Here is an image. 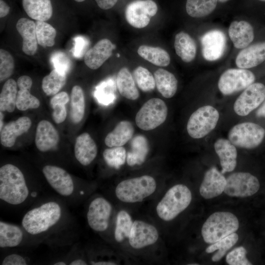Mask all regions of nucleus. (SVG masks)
I'll use <instances>...</instances> for the list:
<instances>
[{"instance_id":"nucleus-36","label":"nucleus","mask_w":265,"mask_h":265,"mask_svg":"<svg viewBox=\"0 0 265 265\" xmlns=\"http://www.w3.org/2000/svg\"><path fill=\"white\" fill-rule=\"evenodd\" d=\"M17 83L12 79L7 80L3 85L0 94L1 111L12 112L16 107Z\"/></svg>"},{"instance_id":"nucleus-47","label":"nucleus","mask_w":265,"mask_h":265,"mask_svg":"<svg viewBox=\"0 0 265 265\" xmlns=\"http://www.w3.org/2000/svg\"><path fill=\"white\" fill-rule=\"evenodd\" d=\"M14 60L8 51L0 50V81L2 82L9 78L13 73Z\"/></svg>"},{"instance_id":"nucleus-57","label":"nucleus","mask_w":265,"mask_h":265,"mask_svg":"<svg viewBox=\"0 0 265 265\" xmlns=\"http://www.w3.org/2000/svg\"><path fill=\"white\" fill-rule=\"evenodd\" d=\"M75 0L77 2H82V1H84L85 0Z\"/></svg>"},{"instance_id":"nucleus-55","label":"nucleus","mask_w":265,"mask_h":265,"mask_svg":"<svg viewBox=\"0 0 265 265\" xmlns=\"http://www.w3.org/2000/svg\"><path fill=\"white\" fill-rule=\"evenodd\" d=\"M0 130L2 129V126H3V123H2V118H3V114L2 113V111H0Z\"/></svg>"},{"instance_id":"nucleus-13","label":"nucleus","mask_w":265,"mask_h":265,"mask_svg":"<svg viewBox=\"0 0 265 265\" xmlns=\"http://www.w3.org/2000/svg\"><path fill=\"white\" fill-rule=\"evenodd\" d=\"M254 74L244 69H230L225 71L220 77L218 87L225 95L232 94L245 89L254 83Z\"/></svg>"},{"instance_id":"nucleus-40","label":"nucleus","mask_w":265,"mask_h":265,"mask_svg":"<svg viewBox=\"0 0 265 265\" xmlns=\"http://www.w3.org/2000/svg\"><path fill=\"white\" fill-rule=\"evenodd\" d=\"M53 265H89L84 248L75 244L65 256L54 259Z\"/></svg>"},{"instance_id":"nucleus-58","label":"nucleus","mask_w":265,"mask_h":265,"mask_svg":"<svg viewBox=\"0 0 265 265\" xmlns=\"http://www.w3.org/2000/svg\"><path fill=\"white\" fill-rule=\"evenodd\" d=\"M259 0L263 1H265V0Z\"/></svg>"},{"instance_id":"nucleus-45","label":"nucleus","mask_w":265,"mask_h":265,"mask_svg":"<svg viewBox=\"0 0 265 265\" xmlns=\"http://www.w3.org/2000/svg\"><path fill=\"white\" fill-rule=\"evenodd\" d=\"M238 236L235 232L225 238L212 243L208 247L206 251L210 253L216 250L218 251L212 257L213 262H218L225 255L227 250L232 247L238 241Z\"/></svg>"},{"instance_id":"nucleus-39","label":"nucleus","mask_w":265,"mask_h":265,"mask_svg":"<svg viewBox=\"0 0 265 265\" xmlns=\"http://www.w3.org/2000/svg\"><path fill=\"white\" fill-rule=\"evenodd\" d=\"M66 80V74L54 69L43 79L42 89L48 96L54 95L64 86Z\"/></svg>"},{"instance_id":"nucleus-49","label":"nucleus","mask_w":265,"mask_h":265,"mask_svg":"<svg viewBox=\"0 0 265 265\" xmlns=\"http://www.w3.org/2000/svg\"><path fill=\"white\" fill-rule=\"evenodd\" d=\"M51 62L54 69L66 74L69 72L71 66V60L68 56L61 52L53 53L51 57Z\"/></svg>"},{"instance_id":"nucleus-33","label":"nucleus","mask_w":265,"mask_h":265,"mask_svg":"<svg viewBox=\"0 0 265 265\" xmlns=\"http://www.w3.org/2000/svg\"><path fill=\"white\" fill-rule=\"evenodd\" d=\"M174 47L177 54L186 63L192 61L196 54V45L194 40L187 33L182 31L175 38Z\"/></svg>"},{"instance_id":"nucleus-28","label":"nucleus","mask_w":265,"mask_h":265,"mask_svg":"<svg viewBox=\"0 0 265 265\" xmlns=\"http://www.w3.org/2000/svg\"><path fill=\"white\" fill-rule=\"evenodd\" d=\"M228 32L234 46L237 49L247 47L254 37L252 26L244 21L232 22L229 26Z\"/></svg>"},{"instance_id":"nucleus-26","label":"nucleus","mask_w":265,"mask_h":265,"mask_svg":"<svg viewBox=\"0 0 265 265\" xmlns=\"http://www.w3.org/2000/svg\"><path fill=\"white\" fill-rule=\"evenodd\" d=\"M16 28L22 37V51L28 55H33L37 50L35 23L26 18H21L17 22Z\"/></svg>"},{"instance_id":"nucleus-18","label":"nucleus","mask_w":265,"mask_h":265,"mask_svg":"<svg viewBox=\"0 0 265 265\" xmlns=\"http://www.w3.org/2000/svg\"><path fill=\"white\" fill-rule=\"evenodd\" d=\"M202 54L208 61H214L223 54L226 45L224 33L219 30L209 31L201 39Z\"/></svg>"},{"instance_id":"nucleus-7","label":"nucleus","mask_w":265,"mask_h":265,"mask_svg":"<svg viewBox=\"0 0 265 265\" xmlns=\"http://www.w3.org/2000/svg\"><path fill=\"white\" fill-rule=\"evenodd\" d=\"M160 242V232L155 223L143 218L134 219L126 252L144 256L155 249Z\"/></svg>"},{"instance_id":"nucleus-53","label":"nucleus","mask_w":265,"mask_h":265,"mask_svg":"<svg viewBox=\"0 0 265 265\" xmlns=\"http://www.w3.org/2000/svg\"><path fill=\"white\" fill-rule=\"evenodd\" d=\"M9 6L3 0H0V17L7 16L10 11Z\"/></svg>"},{"instance_id":"nucleus-27","label":"nucleus","mask_w":265,"mask_h":265,"mask_svg":"<svg viewBox=\"0 0 265 265\" xmlns=\"http://www.w3.org/2000/svg\"><path fill=\"white\" fill-rule=\"evenodd\" d=\"M19 90L18 91L16 107L21 111L28 109L37 108L40 106L39 100L30 93L32 80L28 76H22L17 81Z\"/></svg>"},{"instance_id":"nucleus-35","label":"nucleus","mask_w":265,"mask_h":265,"mask_svg":"<svg viewBox=\"0 0 265 265\" xmlns=\"http://www.w3.org/2000/svg\"><path fill=\"white\" fill-rule=\"evenodd\" d=\"M137 53L142 58L158 66L165 67L170 62L168 53L159 47L141 45L139 47Z\"/></svg>"},{"instance_id":"nucleus-15","label":"nucleus","mask_w":265,"mask_h":265,"mask_svg":"<svg viewBox=\"0 0 265 265\" xmlns=\"http://www.w3.org/2000/svg\"><path fill=\"white\" fill-rule=\"evenodd\" d=\"M133 220L131 212L128 209L125 208H117L109 244L126 252Z\"/></svg>"},{"instance_id":"nucleus-31","label":"nucleus","mask_w":265,"mask_h":265,"mask_svg":"<svg viewBox=\"0 0 265 265\" xmlns=\"http://www.w3.org/2000/svg\"><path fill=\"white\" fill-rule=\"evenodd\" d=\"M22 5L27 15L36 21H46L52 16L51 0H22Z\"/></svg>"},{"instance_id":"nucleus-17","label":"nucleus","mask_w":265,"mask_h":265,"mask_svg":"<svg viewBox=\"0 0 265 265\" xmlns=\"http://www.w3.org/2000/svg\"><path fill=\"white\" fill-rule=\"evenodd\" d=\"M265 100V85L253 83L244 89L234 105V110L238 115L245 116L257 108Z\"/></svg>"},{"instance_id":"nucleus-32","label":"nucleus","mask_w":265,"mask_h":265,"mask_svg":"<svg viewBox=\"0 0 265 265\" xmlns=\"http://www.w3.org/2000/svg\"><path fill=\"white\" fill-rule=\"evenodd\" d=\"M156 86L158 91L166 98H170L175 94L178 81L171 72L159 68L154 73Z\"/></svg>"},{"instance_id":"nucleus-24","label":"nucleus","mask_w":265,"mask_h":265,"mask_svg":"<svg viewBox=\"0 0 265 265\" xmlns=\"http://www.w3.org/2000/svg\"><path fill=\"white\" fill-rule=\"evenodd\" d=\"M265 60V42L247 47L238 54L236 63L241 69L255 67Z\"/></svg>"},{"instance_id":"nucleus-12","label":"nucleus","mask_w":265,"mask_h":265,"mask_svg":"<svg viewBox=\"0 0 265 265\" xmlns=\"http://www.w3.org/2000/svg\"><path fill=\"white\" fill-rule=\"evenodd\" d=\"M42 243L28 234L21 225L0 221V248L30 247Z\"/></svg>"},{"instance_id":"nucleus-42","label":"nucleus","mask_w":265,"mask_h":265,"mask_svg":"<svg viewBox=\"0 0 265 265\" xmlns=\"http://www.w3.org/2000/svg\"><path fill=\"white\" fill-rule=\"evenodd\" d=\"M35 23L38 44L44 48L54 45L56 35L55 29L45 21H36Z\"/></svg>"},{"instance_id":"nucleus-14","label":"nucleus","mask_w":265,"mask_h":265,"mask_svg":"<svg viewBox=\"0 0 265 265\" xmlns=\"http://www.w3.org/2000/svg\"><path fill=\"white\" fill-rule=\"evenodd\" d=\"M260 188L258 179L248 172H236L226 179L224 192L232 197H246L256 193Z\"/></svg>"},{"instance_id":"nucleus-29","label":"nucleus","mask_w":265,"mask_h":265,"mask_svg":"<svg viewBox=\"0 0 265 265\" xmlns=\"http://www.w3.org/2000/svg\"><path fill=\"white\" fill-rule=\"evenodd\" d=\"M149 150L148 141L143 135L138 134L131 139L130 148L127 152L126 162L130 167L139 166L145 161Z\"/></svg>"},{"instance_id":"nucleus-20","label":"nucleus","mask_w":265,"mask_h":265,"mask_svg":"<svg viewBox=\"0 0 265 265\" xmlns=\"http://www.w3.org/2000/svg\"><path fill=\"white\" fill-rule=\"evenodd\" d=\"M59 139L57 131L49 121H40L36 130L35 143L37 149L47 152L56 148Z\"/></svg>"},{"instance_id":"nucleus-22","label":"nucleus","mask_w":265,"mask_h":265,"mask_svg":"<svg viewBox=\"0 0 265 265\" xmlns=\"http://www.w3.org/2000/svg\"><path fill=\"white\" fill-rule=\"evenodd\" d=\"M98 153L96 143L87 132L79 135L76 140L74 155L81 165L87 166L95 160Z\"/></svg>"},{"instance_id":"nucleus-38","label":"nucleus","mask_w":265,"mask_h":265,"mask_svg":"<svg viewBox=\"0 0 265 265\" xmlns=\"http://www.w3.org/2000/svg\"><path fill=\"white\" fill-rule=\"evenodd\" d=\"M70 118L74 123L80 122L83 119L85 111V99L82 89L75 85L71 93Z\"/></svg>"},{"instance_id":"nucleus-8","label":"nucleus","mask_w":265,"mask_h":265,"mask_svg":"<svg viewBox=\"0 0 265 265\" xmlns=\"http://www.w3.org/2000/svg\"><path fill=\"white\" fill-rule=\"evenodd\" d=\"M239 227L235 215L228 212L211 214L203 224L201 234L205 242L212 244L236 232Z\"/></svg>"},{"instance_id":"nucleus-1","label":"nucleus","mask_w":265,"mask_h":265,"mask_svg":"<svg viewBox=\"0 0 265 265\" xmlns=\"http://www.w3.org/2000/svg\"><path fill=\"white\" fill-rule=\"evenodd\" d=\"M67 204L59 197H40L25 213L21 225L41 243L54 247L71 245L77 237V226Z\"/></svg>"},{"instance_id":"nucleus-54","label":"nucleus","mask_w":265,"mask_h":265,"mask_svg":"<svg viewBox=\"0 0 265 265\" xmlns=\"http://www.w3.org/2000/svg\"><path fill=\"white\" fill-rule=\"evenodd\" d=\"M256 116L265 118V101L256 111Z\"/></svg>"},{"instance_id":"nucleus-41","label":"nucleus","mask_w":265,"mask_h":265,"mask_svg":"<svg viewBox=\"0 0 265 265\" xmlns=\"http://www.w3.org/2000/svg\"><path fill=\"white\" fill-rule=\"evenodd\" d=\"M217 1V0H187L186 11L191 17H203L214 10Z\"/></svg>"},{"instance_id":"nucleus-9","label":"nucleus","mask_w":265,"mask_h":265,"mask_svg":"<svg viewBox=\"0 0 265 265\" xmlns=\"http://www.w3.org/2000/svg\"><path fill=\"white\" fill-rule=\"evenodd\" d=\"M219 118L218 111L212 106L199 107L188 120L186 130L189 135L195 139L205 137L215 128Z\"/></svg>"},{"instance_id":"nucleus-19","label":"nucleus","mask_w":265,"mask_h":265,"mask_svg":"<svg viewBox=\"0 0 265 265\" xmlns=\"http://www.w3.org/2000/svg\"><path fill=\"white\" fill-rule=\"evenodd\" d=\"M226 179L216 167H212L205 173L199 191L201 195L210 199L220 195L224 190Z\"/></svg>"},{"instance_id":"nucleus-16","label":"nucleus","mask_w":265,"mask_h":265,"mask_svg":"<svg viewBox=\"0 0 265 265\" xmlns=\"http://www.w3.org/2000/svg\"><path fill=\"white\" fill-rule=\"evenodd\" d=\"M158 11V6L152 0H136L129 3L125 10L127 22L137 28L146 27L151 17Z\"/></svg>"},{"instance_id":"nucleus-56","label":"nucleus","mask_w":265,"mask_h":265,"mask_svg":"<svg viewBox=\"0 0 265 265\" xmlns=\"http://www.w3.org/2000/svg\"><path fill=\"white\" fill-rule=\"evenodd\" d=\"M217 0L220 2H225L228 1V0Z\"/></svg>"},{"instance_id":"nucleus-21","label":"nucleus","mask_w":265,"mask_h":265,"mask_svg":"<svg viewBox=\"0 0 265 265\" xmlns=\"http://www.w3.org/2000/svg\"><path fill=\"white\" fill-rule=\"evenodd\" d=\"M115 46L108 39L99 40L92 48L89 49L84 54V63L89 68L96 70L112 55Z\"/></svg>"},{"instance_id":"nucleus-2","label":"nucleus","mask_w":265,"mask_h":265,"mask_svg":"<svg viewBox=\"0 0 265 265\" xmlns=\"http://www.w3.org/2000/svg\"><path fill=\"white\" fill-rule=\"evenodd\" d=\"M42 187L28 181L22 170L13 163L0 167L1 205L19 208L33 204L41 196Z\"/></svg>"},{"instance_id":"nucleus-25","label":"nucleus","mask_w":265,"mask_h":265,"mask_svg":"<svg viewBox=\"0 0 265 265\" xmlns=\"http://www.w3.org/2000/svg\"><path fill=\"white\" fill-rule=\"evenodd\" d=\"M214 150L219 157L223 174L234 170L237 165V151L229 140L218 139L214 144Z\"/></svg>"},{"instance_id":"nucleus-4","label":"nucleus","mask_w":265,"mask_h":265,"mask_svg":"<svg viewBox=\"0 0 265 265\" xmlns=\"http://www.w3.org/2000/svg\"><path fill=\"white\" fill-rule=\"evenodd\" d=\"M117 208L108 197L94 193L86 200L85 218L89 228L109 244Z\"/></svg>"},{"instance_id":"nucleus-46","label":"nucleus","mask_w":265,"mask_h":265,"mask_svg":"<svg viewBox=\"0 0 265 265\" xmlns=\"http://www.w3.org/2000/svg\"><path fill=\"white\" fill-rule=\"evenodd\" d=\"M133 75L138 87L142 91L150 92L155 89L156 82L154 76L147 69L138 66L134 70Z\"/></svg>"},{"instance_id":"nucleus-10","label":"nucleus","mask_w":265,"mask_h":265,"mask_svg":"<svg viewBox=\"0 0 265 265\" xmlns=\"http://www.w3.org/2000/svg\"><path fill=\"white\" fill-rule=\"evenodd\" d=\"M167 112V106L162 100L152 98L146 101L137 112L135 123L142 130H154L165 122Z\"/></svg>"},{"instance_id":"nucleus-3","label":"nucleus","mask_w":265,"mask_h":265,"mask_svg":"<svg viewBox=\"0 0 265 265\" xmlns=\"http://www.w3.org/2000/svg\"><path fill=\"white\" fill-rule=\"evenodd\" d=\"M42 172L50 187L67 204L78 205L86 201L97 188L93 184L75 179L57 165L46 164Z\"/></svg>"},{"instance_id":"nucleus-51","label":"nucleus","mask_w":265,"mask_h":265,"mask_svg":"<svg viewBox=\"0 0 265 265\" xmlns=\"http://www.w3.org/2000/svg\"><path fill=\"white\" fill-rule=\"evenodd\" d=\"M74 40V46L72 50L73 55L76 58L81 57L88 46V41L81 36L76 37Z\"/></svg>"},{"instance_id":"nucleus-50","label":"nucleus","mask_w":265,"mask_h":265,"mask_svg":"<svg viewBox=\"0 0 265 265\" xmlns=\"http://www.w3.org/2000/svg\"><path fill=\"white\" fill-rule=\"evenodd\" d=\"M246 250L243 247H237L227 254L226 262L230 265H252L246 257Z\"/></svg>"},{"instance_id":"nucleus-52","label":"nucleus","mask_w":265,"mask_h":265,"mask_svg":"<svg viewBox=\"0 0 265 265\" xmlns=\"http://www.w3.org/2000/svg\"><path fill=\"white\" fill-rule=\"evenodd\" d=\"M100 8L104 10H107L113 7L118 0H95Z\"/></svg>"},{"instance_id":"nucleus-6","label":"nucleus","mask_w":265,"mask_h":265,"mask_svg":"<svg viewBox=\"0 0 265 265\" xmlns=\"http://www.w3.org/2000/svg\"><path fill=\"white\" fill-rule=\"evenodd\" d=\"M192 193L185 185L176 184L158 197L153 208L157 222L166 223L175 219L189 206Z\"/></svg>"},{"instance_id":"nucleus-48","label":"nucleus","mask_w":265,"mask_h":265,"mask_svg":"<svg viewBox=\"0 0 265 265\" xmlns=\"http://www.w3.org/2000/svg\"><path fill=\"white\" fill-rule=\"evenodd\" d=\"M31 258L24 252L10 251L0 259L1 265H27L31 263Z\"/></svg>"},{"instance_id":"nucleus-34","label":"nucleus","mask_w":265,"mask_h":265,"mask_svg":"<svg viewBox=\"0 0 265 265\" xmlns=\"http://www.w3.org/2000/svg\"><path fill=\"white\" fill-rule=\"evenodd\" d=\"M116 85L119 92L123 97L130 100L138 98V90L131 72L127 68H122L118 72Z\"/></svg>"},{"instance_id":"nucleus-30","label":"nucleus","mask_w":265,"mask_h":265,"mask_svg":"<svg viewBox=\"0 0 265 265\" xmlns=\"http://www.w3.org/2000/svg\"><path fill=\"white\" fill-rule=\"evenodd\" d=\"M134 131L133 126L131 122L121 121L112 132L106 135L105 143L108 147L123 146L132 138Z\"/></svg>"},{"instance_id":"nucleus-37","label":"nucleus","mask_w":265,"mask_h":265,"mask_svg":"<svg viewBox=\"0 0 265 265\" xmlns=\"http://www.w3.org/2000/svg\"><path fill=\"white\" fill-rule=\"evenodd\" d=\"M89 265H119L118 262L113 258L109 249L96 248L87 245L84 247Z\"/></svg>"},{"instance_id":"nucleus-23","label":"nucleus","mask_w":265,"mask_h":265,"mask_svg":"<svg viewBox=\"0 0 265 265\" xmlns=\"http://www.w3.org/2000/svg\"><path fill=\"white\" fill-rule=\"evenodd\" d=\"M31 126V121L26 116L8 122L0 130V141L2 146L7 148L12 147L17 138L27 132Z\"/></svg>"},{"instance_id":"nucleus-5","label":"nucleus","mask_w":265,"mask_h":265,"mask_svg":"<svg viewBox=\"0 0 265 265\" xmlns=\"http://www.w3.org/2000/svg\"><path fill=\"white\" fill-rule=\"evenodd\" d=\"M160 190L157 179L144 174L125 179L112 188L113 195L122 204H138L156 196Z\"/></svg>"},{"instance_id":"nucleus-43","label":"nucleus","mask_w":265,"mask_h":265,"mask_svg":"<svg viewBox=\"0 0 265 265\" xmlns=\"http://www.w3.org/2000/svg\"><path fill=\"white\" fill-rule=\"evenodd\" d=\"M69 101L68 93L64 91L58 92L51 98L50 105L53 109V119L57 124L65 121L67 116L65 105Z\"/></svg>"},{"instance_id":"nucleus-11","label":"nucleus","mask_w":265,"mask_h":265,"mask_svg":"<svg viewBox=\"0 0 265 265\" xmlns=\"http://www.w3.org/2000/svg\"><path fill=\"white\" fill-rule=\"evenodd\" d=\"M265 135V129L252 122H243L235 125L229 131V140L235 146L253 149L258 146Z\"/></svg>"},{"instance_id":"nucleus-44","label":"nucleus","mask_w":265,"mask_h":265,"mask_svg":"<svg viewBox=\"0 0 265 265\" xmlns=\"http://www.w3.org/2000/svg\"><path fill=\"white\" fill-rule=\"evenodd\" d=\"M103 157L109 167L119 169L126 162L127 151L123 146L109 147L104 151Z\"/></svg>"}]
</instances>
